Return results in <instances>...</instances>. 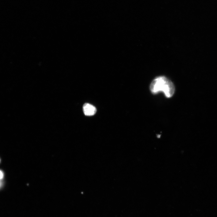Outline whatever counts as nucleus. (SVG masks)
Masks as SVG:
<instances>
[{"label":"nucleus","instance_id":"obj_3","mask_svg":"<svg viewBox=\"0 0 217 217\" xmlns=\"http://www.w3.org/2000/svg\"><path fill=\"white\" fill-rule=\"evenodd\" d=\"M4 177V174L2 171L0 170V179H2Z\"/></svg>","mask_w":217,"mask_h":217},{"label":"nucleus","instance_id":"obj_4","mask_svg":"<svg viewBox=\"0 0 217 217\" xmlns=\"http://www.w3.org/2000/svg\"><path fill=\"white\" fill-rule=\"evenodd\" d=\"M3 183L2 181L0 179V188H1L2 186Z\"/></svg>","mask_w":217,"mask_h":217},{"label":"nucleus","instance_id":"obj_5","mask_svg":"<svg viewBox=\"0 0 217 217\" xmlns=\"http://www.w3.org/2000/svg\"><path fill=\"white\" fill-rule=\"evenodd\" d=\"M0 162H1V159H0Z\"/></svg>","mask_w":217,"mask_h":217},{"label":"nucleus","instance_id":"obj_1","mask_svg":"<svg viewBox=\"0 0 217 217\" xmlns=\"http://www.w3.org/2000/svg\"><path fill=\"white\" fill-rule=\"evenodd\" d=\"M150 89L153 94L163 92L168 98L172 97L175 91V86L173 83L164 76L156 78L151 84Z\"/></svg>","mask_w":217,"mask_h":217},{"label":"nucleus","instance_id":"obj_2","mask_svg":"<svg viewBox=\"0 0 217 217\" xmlns=\"http://www.w3.org/2000/svg\"><path fill=\"white\" fill-rule=\"evenodd\" d=\"M85 115L87 116H92L96 113L97 110L93 105L88 103L85 104L83 107Z\"/></svg>","mask_w":217,"mask_h":217}]
</instances>
